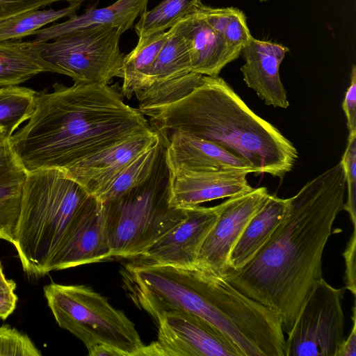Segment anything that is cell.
Segmentation results:
<instances>
[{
  "label": "cell",
  "instance_id": "obj_34",
  "mask_svg": "<svg viewBox=\"0 0 356 356\" xmlns=\"http://www.w3.org/2000/svg\"><path fill=\"white\" fill-rule=\"evenodd\" d=\"M355 252L356 229H353V232L343 252V257L344 258L346 267L344 277L345 289L349 290L354 296H355L356 294Z\"/></svg>",
  "mask_w": 356,
  "mask_h": 356
},
{
  "label": "cell",
  "instance_id": "obj_27",
  "mask_svg": "<svg viewBox=\"0 0 356 356\" xmlns=\"http://www.w3.org/2000/svg\"><path fill=\"white\" fill-rule=\"evenodd\" d=\"M81 4H70L58 10L38 8L3 19L0 22V42L22 39L33 35L36 31L51 22L74 16Z\"/></svg>",
  "mask_w": 356,
  "mask_h": 356
},
{
  "label": "cell",
  "instance_id": "obj_5",
  "mask_svg": "<svg viewBox=\"0 0 356 356\" xmlns=\"http://www.w3.org/2000/svg\"><path fill=\"white\" fill-rule=\"evenodd\" d=\"M94 197L61 170L28 172L13 243L26 273H48L49 262L69 225Z\"/></svg>",
  "mask_w": 356,
  "mask_h": 356
},
{
  "label": "cell",
  "instance_id": "obj_16",
  "mask_svg": "<svg viewBox=\"0 0 356 356\" xmlns=\"http://www.w3.org/2000/svg\"><path fill=\"white\" fill-rule=\"evenodd\" d=\"M248 174L236 170L169 171V203L178 208L192 207L249 191L253 188L248 182Z\"/></svg>",
  "mask_w": 356,
  "mask_h": 356
},
{
  "label": "cell",
  "instance_id": "obj_13",
  "mask_svg": "<svg viewBox=\"0 0 356 356\" xmlns=\"http://www.w3.org/2000/svg\"><path fill=\"white\" fill-rule=\"evenodd\" d=\"M102 204L95 197L73 219L49 262L47 272L112 258Z\"/></svg>",
  "mask_w": 356,
  "mask_h": 356
},
{
  "label": "cell",
  "instance_id": "obj_9",
  "mask_svg": "<svg viewBox=\"0 0 356 356\" xmlns=\"http://www.w3.org/2000/svg\"><path fill=\"white\" fill-rule=\"evenodd\" d=\"M344 289L315 282L285 339V356H336L344 339Z\"/></svg>",
  "mask_w": 356,
  "mask_h": 356
},
{
  "label": "cell",
  "instance_id": "obj_2",
  "mask_svg": "<svg viewBox=\"0 0 356 356\" xmlns=\"http://www.w3.org/2000/svg\"><path fill=\"white\" fill-rule=\"evenodd\" d=\"M153 129L145 116L126 104L115 87L105 83H56L37 92L28 122L9 137L28 172L66 170L128 137Z\"/></svg>",
  "mask_w": 356,
  "mask_h": 356
},
{
  "label": "cell",
  "instance_id": "obj_33",
  "mask_svg": "<svg viewBox=\"0 0 356 356\" xmlns=\"http://www.w3.org/2000/svg\"><path fill=\"white\" fill-rule=\"evenodd\" d=\"M16 283L6 278L0 262V318L6 320L15 311L17 296L15 291Z\"/></svg>",
  "mask_w": 356,
  "mask_h": 356
},
{
  "label": "cell",
  "instance_id": "obj_10",
  "mask_svg": "<svg viewBox=\"0 0 356 356\" xmlns=\"http://www.w3.org/2000/svg\"><path fill=\"white\" fill-rule=\"evenodd\" d=\"M155 322L158 338L142 355L245 356L226 334L204 318L183 310L161 313Z\"/></svg>",
  "mask_w": 356,
  "mask_h": 356
},
{
  "label": "cell",
  "instance_id": "obj_20",
  "mask_svg": "<svg viewBox=\"0 0 356 356\" xmlns=\"http://www.w3.org/2000/svg\"><path fill=\"white\" fill-rule=\"evenodd\" d=\"M149 0H117L114 3L97 8L96 4L87 8L81 15L69 17L64 22L36 31L34 41L46 42L57 37L83 28L107 25L124 32L134 26L136 19L147 10Z\"/></svg>",
  "mask_w": 356,
  "mask_h": 356
},
{
  "label": "cell",
  "instance_id": "obj_18",
  "mask_svg": "<svg viewBox=\"0 0 356 356\" xmlns=\"http://www.w3.org/2000/svg\"><path fill=\"white\" fill-rule=\"evenodd\" d=\"M169 171L212 172L236 170L253 172L251 167L220 146L181 132L161 138Z\"/></svg>",
  "mask_w": 356,
  "mask_h": 356
},
{
  "label": "cell",
  "instance_id": "obj_14",
  "mask_svg": "<svg viewBox=\"0 0 356 356\" xmlns=\"http://www.w3.org/2000/svg\"><path fill=\"white\" fill-rule=\"evenodd\" d=\"M186 209L185 219L134 261L176 266L195 265L202 244L217 220L218 207Z\"/></svg>",
  "mask_w": 356,
  "mask_h": 356
},
{
  "label": "cell",
  "instance_id": "obj_31",
  "mask_svg": "<svg viewBox=\"0 0 356 356\" xmlns=\"http://www.w3.org/2000/svg\"><path fill=\"white\" fill-rule=\"evenodd\" d=\"M42 355L31 339L8 325L0 326V356Z\"/></svg>",
  "mask_w": 356,
  "mask_h": 356
},
{
  "label": "cell",
  "instance_id": "obj_36",
  "mask_svg": "<svg viewBox=\"0 0 356 356\" xmlns=\"http://www.w3.org/2000/svg\"><path fill=\"white\" fill-rule=\"evenodd\" d=\"M353 327L350 333L346 339L341 342L336 356H355L356 355V315L355 307L353 308Z\"/></svg>",
  "mask_w": 356,
  "mask_h": 356
},
{
  "label": "cell",
  "instance_id": "obj_39",
  "mask_svg": "<svg viewBox=\"0 0 356 356\" xmlns=\"http://www.w3.org/2000/svg\"><path fill=\"white\" fill-rule=\"evenodd\" d=\"M260 1H268V0H259Z\"/></svg>",
  "mask_w": 356,
  "mask_h": 356
},
{
  "label": "cell",
  "instance_id": "obj_35",
  "mask_svg": "<svg viewBox=\"0 0 356 356\" xmlns=\"http://www.w3.org/2000/svg\"><path fill=\"white\" fill-rule=\"evenodd\" d=\"M342 109L347 120L349 134H356V67L353 65L350 83L342 103Z\"/></svg>",
  "mask_w": 356,
  "mask_h": 356
},
{
  "label": "cell",
  "instance_id": "obj_19",
  "mask_svg": "<svg viewBox=\"0 0 356 356\" xmlns=\"http://www.w3.org/2000/svg\"><path fill=\"white\" fill-rule=\"evenodd\" d=\"M177 26L185 39L193 72L218 76L225 66L241 54V51L229 45L197 10L177 22Z\"/></svg>",
  "mask_w": 356,
  "mask_h": 356
},
{
  "label": "cell",
  "instance_id": "obj_11",
  "mask_svg": "<svg viewBox=\"0 0 356 356\" xmlns=\"http://www.w3.org/2000/svg\"><path fill=\"white\" fill-rule=\"evenodd\" d=\"M268 195L266 187L253 188L218 204L217 220L202 244L196 264L223 277L233 247Z\"/></svg>",
  "mask_w": 356,
  "mask_h": 356
},
{
  "label": "cell",
  "instance_id": "obj_29",
  "mask_svg": "<svg viewBox=\"0 0 356 356\" xmlns=\"http://www.w3.org/2000/svg\"><path fill=\"white\" fill-rule=\"evenodd\" d=\"M37 92L10 86L0 88V128L10 137L33 111Z\"/></svg>",
  "mask_w": 356,
  "mask_h": 356
},
{
  "label": "cell",
  "instance_id": "obj_23",
  "mask_svg": "<svg viewBox=\"0 0 356 356\" xmlns=\"http://www.w3.org/2000/svg\"><path fill=\"white\" fill-rule=\"evenodd\" d=\"M45 72L33 40L0 42V88L18 86Z\"/></svg>",
  "mask_w": 356,
  "mask_h": 356
},
{
  "label": "cell",
  "instance_id": "obj_32",
  "mask_svg": "<svg viewBox=\"0 0 356 356\" xmlns=\"http://www.w3.org/2000/svg\"><path fill=\"white\" fill-rule=\"evenodd\" d=\"M87 0H0V22L8 17L34 9L43 8L58 1L69 4Z\"/></svg>",
  "mask_w": 356,
  "mask_h": 356
},
{
  "label": "cell",
  "instance_id": "obj_22",
  "mask_svg": "<svg viewBox=\"0 0 356 356\" xmlns=\"http://www.w3.org/2000/svg\"><path fill=\"white\" fill-rule=\"evenodd\" d=\"M286 206V199L269 194L264 205L250 219L233 247L228 270L241 269L254 257L280 224Z\"/></svg>",
  "mask_w": 356,
  "mask_h": 356
},
{
  "label": "cell",
  "instance_id": "obj_25",
  "mask_svg": "<svg viewBox=\"0 0 356 356\" xmlns=\"http://www.w3.org/2000/svg\"><path fill=\"white\" fill-rule=\"evenodd\" d=\"M163 146L160 138L129 163L95 197L100 202L110 201L145 182L152 174Z\"/></svg>",
  "mask_w": 356,
  "mask_h": 356
},
{
  "label": "cell",
  "instance_id": "obj_12",
  "mask_svg": "<svg viewBox=\"0 0 356 356\" xmlns=\"http://www.w3.org/2000/svg\"><path fill=\"white\" fill-rule=\"evenodd\" d=\"M202 76L192 71L185 39L176 24L149 70L145 87L136 95L138 108L184 97L200 83Z\"/></svg>",
  "mask_w": 356,
  "mask_h": 356
},
{
  "label": "cell",
  "instance_id": "obj_8",
  "mask_svg": "<svg viewBox=\"0 0 356 356\" xmlns=\"http://www.w3.org/2000/svg\"><path fill=\"white\" fill-rule=\"evenodd\" d=\"M118 28L97 25L61 35L51 42H35L47 71L68 76L74 83L109 84L122 76L125 54Z\"/></svg>",
  "mask_w": 356,
  "mask_h": 356
},
{
  "label": "cell",
  "instance_id": "obj_15",
  "mask_svg": "<svg viewBox=\"0 0 356 356\" xmlns=\"http://www.w3.org/2000/svg\"><path fill=\"white\" fill-rule=\"evenodd\" d=\"M159 139L154 129L135 134L63 171L95 197L129 163Z\"/></svg>",
  "mask_w": 356,
  "mask_h": 356
},
{
  "label": "cell",
  "instance_id": "obj_1",
  "mask_svg": "<svg viewBox=\"0 0 356 356\" xmlns=\"http://www.w3.org/2000/svg\"><path fill=\"white\" fill-rule=\"evenodd\" d=\"M341 161L288 198L284 216L268 241L243 268L225 278L246 296L274 310L283 332L291 330L315 282L332 225L343 209Z\"/></svg>",
  "mask_w": 356,
  "mask_h": 356
},
{
  "label": "cell",
  "instance_id": "obj_4",
  "mask_svg": "<svg viewBox=\"0 0 356 356\" xmlns=\"http://www.w3.org/2000/svg\"><path fill=\"white\" fill-rule=\"evenodd\" d=\"M161 138L175 131L211 142L238 157L257 174L282 180L298 156L294 145L254 113L221 77L203 75L184 97L138 108Z\"/></svg>",
  "mask_w": 356,
  "mask_h": 356
},
{
  "label": "cell",
  "instance_id": "obj_38",
  "mask_svg": "<svg viewBox=\"0 0 356 356\" xmlns=\"http://www.w3.org/2000/svg\"><path fill=\"white\" fill-rule=\"evenodd\" d=\"M3 133L4 134L3 131L0 128V134Z\"/></svg>",
  "mask_w": 356,
  "mask_h": 356
},
{
  "label": "cell",
  "instance_id": "obj_17",
  "mask_svg": "<svg viewBox=\"0 0 356 356\" xmlns=\"http://www.w3.org/2000/svg\"><path fill=\"white\" fill-rule=\"evenodd\" d=\"M289 49L270 41L250 39L242 49L243 80L269 106L286 108V91L280 76V66Z\"/></svg>",
  "mask_w": 356,
  "mask_h": 356
},
{
  "label": "cell",
  "instance_id": "obj_37",
  "mask_svg": "<svg viewBox=\"0 0 356 356\" xmlns=\"http://www.w3.org/2000/svg\"><path fill=\"white\" fill-rule=\"evenodd\" d=\"M90 356H125L121 350L107 345H97L92 347L88 350Z\"/></svg>",
  "mask_w": 356,
  "mask_h": 356
},
{
  "label": "cell",
  "instance_id": "obj_26",
  "mask_svg": "<svg viewBox=\"0 0 356 356\" xmlns=\"http://www.w3.org/2000/svg\"><path fill=\"white\" fill-rule=\"evenodd\" d=\"M202 3V0H163L153 9L146 10L139 16L134 26L138 43L169 30L195 12Z\"/></svg>",
  "mask_w": 356,
  "mask_h": 356
},
{
  "label": "cell",
  "instance_id": "obj_7",
  "mask_svg": "<svg viewBox=\"0 0 356 356\" xmlns=\"http://www.w3.org/2000/svg\"><path fill=\"white\" fill-rule=\"evenodd\" d=\"M44 294L58 325L79 339L88 350L107 345L125 356H142L145 347L132 321L86 285L51 282Z\"/></svg>",
  "mask_w": 356,
  "mask_h": 356
},
{
  "label": "cell",
  "instance_id": "obj_30",
  "mask_svg": "<svg viewBox=\"0 0 356 356\" xmlns=\"http://www.w3.org/2000/svg\"><path fill=\"white\" fill-rule=\"evenodd\" d=\"M343 165L346 186H347V201L343 209L346 211L353 225L356 227V134H349L346 148L340 161Z\"/></svg>",
  "mask_w": 356,
  "mask_h": 356
},
{
  "label": "cell",
  "instance_id": "obj_28",
  "mask_svg": "<svg viewBox=\"0 0 356 356\" xmlns=\"http://www.w3.org/2000/svg\"><path fill=\"white\" fill-rule=\"evenodd\" d=\"M196 10L234 49L241 51L252 38L247 25L246 17L238 8H213L202 3Z\"/></svg>",
  "mask_w": 356,
  "mask_h": 356
},
{
  "label": "cell",
  "instance_id": "obj_3",
  "mask_svg": "<svg viewBox=\"0 0 356 356\" xmlns=\"http://www.w3.org/2000/svg\"><path fill=\"white\" fill-rule=\"evenodd\" d=\"M120 274L134 304L154 321L162 312L179 309L213 324L245 356H276L284 347L281 320L274 310L203 267L133 261L122 268Z\"/></svg>",
  "mask_w": 356,
  "mask_h": 356
},
{
  "label": "cell",
  "instance_id": "obj_24",
  "mask_svg": "<svg viewBox=\"0 0 356 356\" xmlns=\"http://www.w3.org/2000/svg\"><path fill=\"white\" fill-rule=\"evenodd\" d=\"M170 33L171 29L137 43L131 52L125 54L121 93L127 99L136 95L145 87L149 70Z\"/></svg>",
  "mask_w": 356,
  "mask_h": 356
},
{
  "label": "cell",
  "instance_id": "obj_21",
  "mask_svg": "<svg viewBox=\"0 0 356 356\" xmlns=\"http://www.w3.org/2000/svg\"><path fill=\"white\" fill-rule=\"evenodd\" d=\"M27 171L13 152L9 137L0 134V239L15 241Z\"/></svg>",
  "mask_w": 356,
  "mask_h": 356
},
{
  "label": "cell",
  "instance_id": "obj_6",
  "mask_svg": "<svg viewBox=\"0 0 356 356\" xmlns=\"http://www.w3.org/2000/svg\"><path fill=\"white\" fill-rule=\"evenodd\" d=\"M168 179L164 145L145 182L102 202L113 257H138L185 219L186 209L169 203Z\"/></svg>",
  "mask_w": 356,
  "mask_h": 356
}]
</instances>
